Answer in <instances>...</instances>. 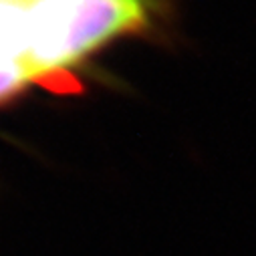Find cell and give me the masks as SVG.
Instances as JSON below:
<instances>
[{"instance_id": "obj_1", "label": "cell", "mask_w": 256, "mask_h": 256, "mask_svg": "<svg viewBox=\"0 0 256 256\" xmlns=\"http://www.w3.org/2000/svg\"><path fill=\"white\" fill-rule=\"evenodd\" d=\"M28 73L42 79L67 69L125 32L150 26V0H26Z\"/></svg>"}, {"instance_id": "obj_2", "label": "cell", "mask_w": 256, "mask_h": 256, "mask_svg": "<svg viewBox=\"0 0 256 256\" xmlns=\"http://www.w3.org/2000/svg\"><path fill=\"white\" fill-rule=\"evenodd\" d=\"M26 83H28L26 75L20 73L18 69L0 67V101L12 97V95H14L18 89H22Z\"/></svg>"}]
</instances>
